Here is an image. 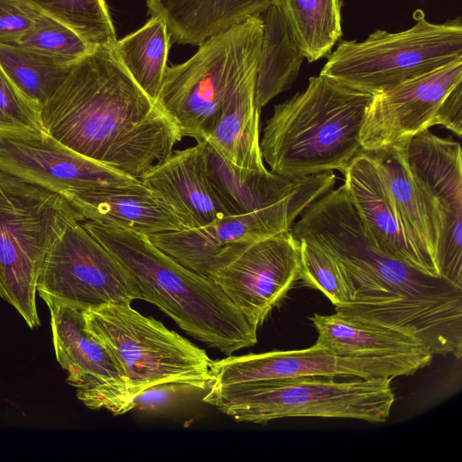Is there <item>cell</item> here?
I'll return each mask as SVG.
<instances>
[{
    "label": "cell",
    "mask_w": 462,
    "mask_h": 462,
    "mask_svg": "<svg viewBox=\"0 0 462 462\" xmlns=\"http://www.w3.org/2000/svg\"><path fill=\"white\" fill-rule=\"evenodd\" d=\"M87 329L110 352L131 397L160 383H184L208 390L212 360L207 353L139 313L131 304L84 310Z\"/></svg>",
    "instance_id": "7"
},
{
    "label": "cell",
    "mask_w": 462,
    "mask_h": 462,
    "mask_svg": "<svg viewBox=\"0 0 462 462\" xmlns=\"http://www.w3.org/2000/svg\"><path fill=\"white\" fill-rule=\"evenodd\" d=\"M310 198L239 215L203 226L149 236L159 249L192 272L212 281L249 244L287 231L314 201Z\"/></svg>",
    "instance_id": "11"
},
{
    "label": "cell",
    "mask_w": 462,
    "mask_h": 462,
    "mask_svg": "<svg viewBox=\"0 0 462 462\" xmlns=\"http://www.w3.org/2000/svg\"><path fill=\"white\" fill-rule=\"evenodd\" d=\"M255 81L256 72L232 95L205 142L236 167L264 171L260 147L261 107L255 98Z\"/></svg>",
    "instance_id": "23"
},
{
    "label": "cell",
    "mask_w": 462,
    "mask_h": 462,
    "mask_svg": "<svg viewBox=\"0 0 462 462\" xmlns=\"http://www.w3.org/2000/svg\"><path fill=\"white\" fill-rule=\"evenodd\" d=\"M42 130L39 110L0 67V131Z\"/></svg>",
    "instance_id": "31"
},
{
    "label": "cell",
    "mask_w": 462,
    "mask_h": 462,
    "mask_svg": "<svg viewBox=\"0 0 462 462\" xmlns=\"http://www.w3.org/2000/svg\"><path fill=\"white\" fill-rule=\"evenodd\" d=\"M51 314L57 361L68 372L67 382L89 409L113 415L134 410L133 398L114 357L86 328L84 310L51 299L43 300Z\"/></svg>",
    "instance_id": "12"
},
{
    "label": "cell",
    "mask_w": 462,
    "mask_h": 462,
    "mask_svg": "<svg viewBox=\"0 0 462 462\" xmlns=\"http://www.w3.org/2000/svg\"><path fill=\"white\" fill-rule=\"evenodd\" d=\"M81 223L127 271L140 300L157 306L186 333L226 355L257 343L258 328L213 281L178 263L148 236L93 221Z\"/></svg>",
    "instance_id": "2"
},
{
    "label": "cell",
    "mask_w": 462,
    "mask_h": 462,
    "mask_svg": "<svg viewBox=\"0 0 462 462\" xmlns=\"http://www.w3.org/2000/svg\"><path fill=\"white\" fill-rule=\"evenodd\" d=\"M374 94L330 77L273 106L260 147L270 171L303 178L340 171L362 151L360 133Z\"/></svg>",
    "instance_id": "3"
},
{
    "label": "cell",
    "mask_w": 462,
    "mask_h": 462,
    "mask_svg": "<svg viewBox=\"0 0 462 462\" xmlns=\"http://www.w3.org/2000/svg\"><path fill=\"white\" fill-rule=\"evenodd\" d=\"M259 15L199 44L187 61L167 67L156 106L181 137L204 142L237 88L257 71L263 40Z\"/></svg>",
    "instance_id": "4"
},
{
    "label": "cell",
    "mask_w": 462,
    "mask_h": 462,
    "mask_svg": "<svg viewBox=\"0 0 462 462\" xmlns=\"http://www.w3.org/2000/svg\"><path fill=\"white\" fill-rule=\"evenodd\" d=\"M83 218L62 195L0 171V297L30 328L40 325L39 274L56 238Z\"/></svg>",
    "instance_id": "6"
},
{
    "label": "cell",
    "mask_w": 462,
    "mask_h": 462,
    "mask_svg": "<svg viewBox=\"0 0 462 462\" xmlns=\"http://www.w3.org/2000/svg\"><path fill=\"white\" fill-rule=\"evenodd\" d=\"M39 116L42 130L65 146L137 179L182 138L110 47L72 63Z\"/></svg>",
    "instance_id": "1"
},
{
    "label": "cell",
    "mask_w": 462,
    "mask_h": 462,
    "mask_svg": "<svg viewBox=\"0 0 462 462\" xmlns=\"http://www.w3.org/2000/svg\"><path fill=\"white\" fill-rule=\"evenodd\" d=\"M42 300L88 310L140 300L124 266L83 226L70 222L49 249L37 282Z\"/></svg>",
    "instance_id": "9"
},
{
    "label": "cell",
    "mask_w": 462,
    "mask_h": 462,
    "mask_svg": "<svg viewBox=\"0 0 462 462\" xmlns=\"http://www.w3.org/2000/svg\"><path fill=\"white\" fill-rule=\"evenodd\" d=\"M300 244V280L302 284L320 291L339 308L349 301L343 267L337 257L321 245L306 239Z\"/></svg>",
    "instance_id": "29"
},
{
    "label": "cell",
    "mask_w": 462,
    "mask_h": 462,
    "mask_svg": "<svg viewBox=\"0 0 462 462\" xmlns=\"http://www.w3.org/2000/svg\"><path fill=\"white\" fill-rule=\"evenodd\" d=\"M409 167L437 203L441 221L439 275L462 288V159L460 143L429 130L406 143Z\"/></svg>",
    "instance_id": "15"
},
{
    "label": "cell",
    "mask_w": 462,
    "mask_h": 462,
    "mask_svg": "<svg viewBox=\"0 0 462 462\" xmlns=\"http://www.w3.org/2000/svg\"><path fill=\"white\" fill-rule=\"evenodd\" d=\"M305 59L328 54L342 36L341 0H275Z\"/></svg>",
    "instance_id": "26"
},
{
    "label": "cell",
    "mask_w": 462,
    "mask_h": 462,
    "mask_svg": "<svg viewBox=\"0 0 462 462\" xmlns=\"http://www.w3.org/2000/svg\"><path fill=\"white\" fill-rule=\"evenodd\" d=\"M70 66L18 44H0V67L39 111L60 85Z\"/></svg>",
    "instance_id": "27"
},
{
    "label": "cell",
    "mask_w": 462,
    "mask_h": 462,
    "mask_svg": "<svg viewBox=\"0 0 462 462\" xmlns=\"http://www.w3.org/2000/svg\"><path fill=\"white\" fill-rule=\"evenodd\" d=\"M259 16L263 26L255 98L262 108L291 87L305 56L276 4H272Z\"/></svg>",
    "instance_id": "24"
},
{
    "label": "cell",
    "mask_w": 462,
    "mask_h": 462,
    "mask_svg": "<svg viewBox=\"0 0 462 462\" xmlns=\"http://www.w3.org/2000/svg\"><path fill=\"white\" fill-rule=\"evenodd\" d=\"M432 353L375 357H346L312 345L300 350L230 356L212 360L210 387L306 376H409L430 365Z\"/></svg>",
    "instance_id": "10"
},
{
    "label": "cell",
    "mask_w": 462,
    "mask_h": 462,
    "mask_svg": "<svg viewBox=\"0 0 462 462\" xmlns=\"http://www.w3.org/2000/svg\"><path fill=\"white\" fill-rule=\"evenodd\" d=\"M63 196L83 221L114 226L148 236L187 228L166 200L140 179L128 185L78 189Z\"/></svg>",
    "instance_id": "19"
},
{
    "label": "cell",
    "mask_w": 462,
    "mask_h": 462,
    "mask_svg": "<svg viewBox=\"0 0 462 462\" xmlns=\"http://www.w3.org/2000/svg\"><path fill=\"white\" fill-rule=\"evenodd\" d=\"M433 125H442L457 136L462 133V81L458 82L444 97L432 121Z\"/></svg>",
    "instance_id": "34"
},
{
    "label": "cell",
    "mask_w": 462,
    "mask_h": 462,
    "mask_svg": "<svg viewBox=\"0 0 462 462\" xmlns=\"http://www.w3.org/2000/svg\"><path fill=\"white\" fill-rule=\"evenodd\" d=\"M0 171L62 196L139 180L74 152L43 130L0 131Z\"/></svg>",
    "instance_id": "14"
},
{
    "label": "cell",
    "mask_w": 462,
    "mask_h": 462,
    "mask_svg": "<svg viewBox=\"0 0 462 462\" xmlns=\"http://www.w3.org/2000/svg\"><path fill=\"white\" fill-rule=\"evenodd\" d=\"M318 333L315 346L346 357L431 353L418 338L391 327L342 311L310 318Z\"/></svg>",
    "instance_id": "21"
},
{
    "label": "cell",
    "mask_w": 462,
    "mask_h": 462,
    "mask_svg": "<svg viewBox=\"0 0 462 462\" xmlns=\"http://www.w3.org/2000/svg\"><path fill=\"white\" fill-rule=\"evenodd\" d=\"M40 14L21 0H0V44H17Z\"/></svg>",
    "instance_id": "33"
},
{
    "label": "cell",
    "mask_w": 462,
    "mask_h": 462,
    "mask_svg": "<svg viewBox=\"0 0 462 462\" xmlns=\"http://www.w3.org/2000/svg\"><path fill=\"white\" fill-rule=\"evenodd\" d=\"M402 32L377 30L363 42L343 41L319 74L377 94L448 64L462 60L460 18L429 22L421 10Z\"/></svg>",
    "instance_id": "8"
},
{
    "label": "cell",
    "mask_w": 462,
    "mask_h": 462,
    "mask_svg": "<svg viewBox=\"0 0 462 462\" xmlns=\"http://www.w3.org/2000/svg\"><path fill=\"white\" fill-rule=\"evenodd\" d=\"M139 179L166 200L187 228L203 226L228 215L208 178L206 142L172 151Z\"/></svg>",
    "instance_id": "18"
},
{
    "label": "cell",
    "mask_w": 462,
    "mask_h": 462,
    "mask_svg": "<svg viewBox=\"0 0 462 462\" xmlns=\"http://www.w3.org/2000/svg\"><path fill=\"white\" fill-rule=\"evenodd\" d=\"M170 40L165 21L152 15L143 26L116 40L113 46L120 63L154 103L167 68Z\"/></svg>",
    "instance_id": "25"
},
{
    "label": "cell",
    "mask_w": 462,
    "mask_h": 462,
    "mask_svg": "<svg viewBox=\"0 0 462 462\" xmlns=\"http://www.w3.org/2000/svg\"><path fill=\"white\" fill-rule=\"evenodd\" d=\"M17 44L68 64L95 49L73 30L42 14Z\"/></svg>",
    "instance_id": "30"
},
{
    "label": "cell",
    "mask_w": 462,
    "mask_h": 462,
    "mask_svg": "<svg viewBox=\"0 0 462 462\" xmlns=\"http://www.w3.org/2000/svg\"><path fill=\"white\" fill-rule=\"evenodd\" d=\"M409 140L364 152L376 164L406 233L420 254L437 268L435 257L441 231L439 212L433 197L409 167Z\"/></svg>",
    "instance_id": "20"
},
{
    "label": "cell",
    "mask_w": 462,
    "mask_h": 462,
    "mask_svg": "<svg viewBox=\"0 0 462 462\" xmlns=\"http://www.w3.org/2000/svg\"><path fill=\"white\" fill-rule=\"evenodd\" d=\"M208 390L184 383H164L153 385L133 400L134 410L152 413L170 412L202 396Z\"/></svg>",
    "instance_id": "32"
},
{
    "label": "cell",
    "mask_w": 462,
    "mask_h": 462,
    "mask_svg": "<svg viewBox=\"0 0 462 462\" xmlns=\"http://www.w3.org/2000/svg\"><path fill=\"white\" fill-rule=\"evenodd\" d=\"M77 32L93 48H113L116 35L105 0H21Z\"/></svg>",
    "instance_id": "28"
},
{
    "label": "cell",
    "mask_w": 462,
    "mask_h": 462,
    "mask_svg": "<svg viewBox=\"0 0 462 462\" xmlns=\"http://www.w3.org/2000/svg\"><path fill=\"white\" fill-rule=\"evenodd\" d=\"M300 280V244L290 230L247 245L212 281L257 328Z\"/></svg>",
    "instance_id": "13"
},
{
    "label": "cell",
    "mask_w": 462,
    "mask_h": 462,
    "mask_svg": "<svg viewBox=\"0 0 462 462\" xmlns=\"http://www.w3.org/2000/svg\"><path fill=\"white\" fill-rule=\"evenodd\" d=\"M390 377L306 376L209 387L202 401L236 421L286 417L344 418L381 423L395 401Z\"/></svg>",
    "instance_id": "5"
},
{
    "label": "cell",
    "mask_w": 462,
    "mask_h": 462,
    "mask_svg": "<svg viewBox=\"0 0 462 462\" xmlns=\"http://www.w3.org/2000/svg\"><path fill=\"white\" fill-rule=\"evenodd\" d=\"M275 0H147L152 15L162 17L173 41L199 45L211 36L259 15Z\"/></svg>",
    "instance_id": "22"
},
{
    "label": "cell",
    "mask_w": 462,
    "mask_h": 462,
    "mask_svg": "<svg viewBox=\"0 0 462 462\" xmlns=\"http://www.w3.org/2000/svg\"><path fill=\"white\" fill-rule=\"evenodd\" d=\"M460 81L462 60L374 94L361 128L362 150L373 151L429 130L440 103Z\"/></svg>",
    "instance_id": "16"
},
{
    "label": "cell",
    "mask_w": 462,
    "mask_h": 462,
    "mask_svg": "<svg viewBox=\"0 0 462 462\" xmlns=\"http://www.w3.org/2000/svg\"><path fill=\"white\" fill-rule=\"evenodd\" d=\"M340 171L344 185L378 247L429 275L440 277L437 268L420 254L406 233L373 159L362 150Z\"/></svg>",
    "instance_id": "17"
}]
</instances>
